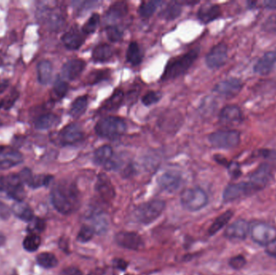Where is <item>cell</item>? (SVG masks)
<instances>
[{"mask_svg":"<svg viewBox=\"0 0 276 275\" xmlns=\"http://www.w3.org/2000/svg\"><path fill=\"white\" fill-rule=\"evenodd\" d=\"M106 34L109 40L112 42H117L123 38V31L119 27L115 25H109L106 28Z\"/></svg>","mask_w":276,"mask_h":275,"instance_id":"41","label":"cell"},{"mask_svg":"<svg viewBox=\"0 0 276 275\" xmlns=\"http://www.w3.org/2000/svg\"><path fill=\"white\" fill-rule=\"evenodd\" d=\"M51 201L55 209L63 215H69L78 209L79 193L73 185H58L51 192Z\"/></svg>","mask_w":276,"mask_h":275,"instance_id":"1","label":"cell"},{"mask_svg":"<svg viewBox=\"0 0 276 275\" xmlns=\"http://www.w3.org/2000/svg\"><path fill=\"white\" fill-rule=\"evenodd\" d=\"M166 203L160 199H154L140 204L134 211V218L137 222L149 225L161 216L164 211Z\"/></svg>","mask_w":276,"mask_h":275,"instance_id":"4","label":"cell"},{"mask_svg":"<svg viewBox=\"0 0 276 275\" xmlns=\"http://www.w3.org/2000/svg\"><path fill=\"white\" fill-rule=\"evenodd\" d=\"M115 241L119 246L130 250H139L144 247L142 237L134 232H120L115 236Z\"/></svg>","mask_w":276,"mask_h":275,"instance_id":"11","label":"cell"},{"mask_svg":"<svg viewBox=\"0 0 276 275\" xmlns=\"http://www.w3.org/2000/svg\"><path fill=\"white\" fill-rule=\"evenodd\" d=\"M91 227L94 232V234H105L108 229V222H107L106 216L103 214L96 213L91 216Z\"/></svg>","mask_w":276,"mask_h":275,"instance_id":"29","label":"cell"},{"mask_svg":"<svg viewBox=\"0 0 276 275\" xmlns=\"http://www.w3.org/2000/svg\"><path fill=\"white\" fill-rule=\"evenodd\" d=\"M258 192L252 183L250 182H241L227 186L223 193V199L225 202H231L237 198H242L245 196H250L254 192Z\"/></svg>","mask_w":276,"mask_h":275,"instance_id":"8","label":"cell"},{"mask_svg":"<svg viewBox=\"0 0 276 275\" xmlns=\"http://www.w3.org/2000/svg\"><path fill=\"white\" fill-rule=\"evenodd\" d=\"M84 134L81 127L77 123H70L60 132L59 137L61 144L70 146L78 143L84 138Z\"/></svg>","mask_w":276,"mask_h":275,"instance_id":"15","label":"cell"},{"mask_svg":"<svg viewBox=\"0 0 276 275\" xmlns=\"http://www.w3.org/2000/svg\"><path fill=\"white\" fill-rule=\"evenodd\" d=\"M95 191L102 200L106 202H112L116 196L114 186L110 178L104 174H99L95 184Z\"/></svg>","mask_w":276,"mask_h":275,"instance_id":"13","label":"cell"},{"mask_svg":"<svg viewBox=\"0 0 276 275\" xmlns=\"http://www.w3.org/2000/svg\"><path fill=\"white\" fill-rule=\"evenodd\" d=\"M222 16V10L219 5L207 3L199 9L197 17L202 23L208 24L213 20H217Z\"/></svg>","mask_w":276,"mask_h":275,"instance_id":"23","label":"cell"},{"mask_svg":"<svg viewBox=\"0 0 276 275\" xmlns=\"http://www.w3.org/2000/svg\"><path fill=\"white\" fill-rule=\"evenodd\" d=\"M161 2L160 1H145L141 2L138 9V13L143 18L150 17L155 12Z\"/></svg>","mask_w":276,"mask_h":275,"instance_id":"37","label":"cell"},{"mask_svg":"<svg viewBox=\"0 0 276 275\" xmlns=\"http://www.w3.org/2000/svg\"><path fill=\"white\" fill-rule=\"evenodd\" d=\"M228 59V47L224 43L215 45L207 54L206 64L208 68L218 69L226 64Z\"/></svg>","mask_w":276,"mask_h":275,"instance_id":"10","label":"cell"},{"mask_svg":"<svg viewBox=\"0 0 276 275\" xmlns=\"http://www.w3.org/2000/svg\"><path fill=\"white\" fill-rule=\"evenodd\" d=\"M61 40L63 42L64 45L70 50H76L84 44V38L81 33L75 29H71L70 31L65 33Z\"/></svg>","mask_w":276,"mask_h":275,"instance_id":"24","label":"cell"},{"mask_svg":"<svg viewBox=\"0 0 276 275\" xmlns=\"http://www.w3.org/2000/svg\"><path fill=\"white\" fill-rule=\"evenodd\" d=\"M68 84L63 80L58 79L55 81L54 85H53V91L57 97L63 98L68 92Z\"/></svg>","mask_w":276,"mask_h":275,"instance_id":"46","label":"cell"},{"mask_svg":"<svg viewBox=\"0 0 276 275\" xmlns=\"http://www.w3.org/2000/svg\"><path fill=\"white\" fill-rule=\"evenodd\" d=\"M53 179V177L50 175H38V176H33V180L29 184V187L33 188H38V187L48 186Z\"/></svg>","mask_w":276,"mask_h":275,"instance_id":"44","label":"cell"},{"mask_svg":"<svg viewBox=\"0 0 276 275\" xmlns=\"http://www.w3.org/2000/svg\"><path fill=\"white\" fill-rule=\"evenodd\" d=\"M232 216H233V211L229 210V211L224 212L221 216H218L213 223V225H211L210 228L208 229V234L213 236L218 233L221 229H223L224 227L230 222Z\"/></svg>","mask_w":276,"mask_h":275,"instance_id":"31","label":"cell"},{"mask_svg":"<svg viewBox=\"0 0 276 275\" xmlns=\"http://www.w3.org/2000/svg\"><path fill=\"white\" fill-rule=\"evenodd\" d=\"M142 53L139 44L135 41L131 42L126 53L128 62L133 66H138L140 64V62H142Z\"/></svg>","mask_w":276,"mask_h":275,"instance_id":"32","label":"cell"},{"mask_svg":"<svg viewBox=\"0 0 276 275\" xmlns=\"http://www.w3.org/2000/svg\"><path fill=\"white\" fill-rule=\"evenodd\" d=\"M263 5H265V7L268 9H276V1H266L263 2Z\"/></svg>","mask_w":276,"mask_h":275,"instance_id":"55","label":"cell"},{"mask_svg":"<svg viewBox=\"0 0 276 275\" xmlns=\"http://www.w3.org/2000/svg\"><path fill=\"white\" fill-rule=\"evenodd\" d=\"M88 107V96L77 98L70 107V115L73 118H79L84 115Z\"/></svg>","mask_w":276,"mask_h":275,"instance_id":"33","label":"cell"},{"mask_svg":"<svg viewBox=\"0 0 276 275\" xmlns=\"http://www.w3.org/2000/svg\"><path fill=\"white\" fill-rule=\"evenodd\" d=\"M86 67V62L81 59H70L61 68V75L65 79L74 80L83 73Z\"/></svg>","mask_w":276,"mask_h":275,"instance_id":"21","label":"cell"},{"mask_svg":"<svg viewBox=\"0 0 276 275\" xmlns=\"http://www.w3.org/2000/svg\"><path fill=\"white\" fill-rule=\"evenodd\" d=\"M250 231V225L245 220H236L226 229L225 235L230 240H242L246 238Z\"/></svg>","mask_w":276,"mask_h":275,"instance_id":"16","label":"cell"},{"mask_svg":"<svg viewBox=\"0 0 276 275\" xmlns=\"http://www.w3.org/2000/svg\"><path fill=\"white\" fill-rule=\"evenodd\" d=\"M111 72L108 70H99V71H92L87 77L86 82L88 85H94L100 82L103 80L109 79Z\"/></svg>","mask_w":276,"mask_h":275,"instance_id":"38","label":"cell"},{"mask_svg":"<svg viewBox=\"0 0 276 275\" xmlns=\"http://www.w3.org/2000/svg\"><path fill=\"white\" fill-rule=\"evenodd\" d=\"M240 140V132L237 130H219L208 137V141L213 147L226 150L238 146Z\"/></svg>","mask_w":276,"mask_h":275,"instance_id":"6","label":"cell"},{"mask_svg":"<svg viewBox=\"0 0 276 275\" xmlns=\"http://www.w3.org/2000/svg\"><path fill=\"white\" fill-rule=\"evenodd\" d=\"M267 252L270 255L276 258V240L267 246Z\"/></svg>","mask_w":276,"mask_h":275,"instance_id":"53","label":"cell"},{"mask_svg":"<svg viewBox=\"0 0 276 275\" xmlns=\"http://www.w3.org/2000/svg\"><path fill=\"white\" fill-rule=\"evenodd\" d=\"M19 176H20V179L22 181V183H26L28 186H29L33 178L32 171L29 169H27V168L20 172Z\"/></svg>","mask_w":276,"mask_h":275,"instance_id":"49","label":"cell"},{"mask_svg":"<svg viewBox=\"0 0 276 275\" xmlns=\"http://www.w3.org/2000/svg\"><path fill=\"white\" fill-rule=\"evenodd\" d=\"M112 148L109 146H103L94 151L93 160L97 165L104 166L107 170H112L116 168V162L112 161Z\"/></svg>","mask_w":276,"mask_h":275,"instance_id":"19","label":"cell"},{"mask_svg":"<svg viewBox=\"0 0 276 275\" xmlns=\"http://www.w3.org/2000/svg\"><path fill=\"white\" fill-rule=\"evenodd\" d=\"M250 235L254 242L268 246L276 240V228L265 223H257L251 227Z\"/></svg>","mask_w":276,"mask_h":275,"instance_id":"7","label":"cell"},{"mask_svg":"<svg viewBox=\"0 0 276 275\" xmlns=\"http://www.w3.org/2000/svg\"><path fill=\"white\" fill-rule=\"evenodd\" d=\"M182 6L180 2H170L167 7L162 9L160 12V17L165 20H174L181 15Z\"/></svg>","mask_w":276,"mask_h":275,"instance_id":"34","label":"cell"},{"mask_svg":"<svg viewBox=\"0 0 276 275\" xmlns=\"http://www.w3.org/2000/svg\"><path fill=\"white\" fill-rule=\"evenodd\" d=\"M199 49L189 51L184 55L171 60L165 68L162 76V80L175 79L184 75L188 70L199 56Z\"/></svg>","mask_w":276,"mask_h":275,"instance_id":"2","label":"cell"},{"mask_svg":"<svg viewBox=\"0 0 276 275\" xmlns=\"http://www.w3.org/2000/svg\"><path fill=\"white\" fill-rule=\"evenodd\" d=\"M22 161V154L16 150L7 149L0 152V170L10 169Z\"/></svg>","mask_w":276,"mask_h":275,"instance_id":"22","label":"cell"},{"mask_svg":"<svg viewBox=\"0 0 276 275\" xmlns=\"http://www.w3.org/2000/svg\"><path fill=\"white\" fill-rule=\"evenodd\" d=\"M263 28L266 32L276 33V14L270 16L263 23Z\"/></svg>","mask_w":276,"mask_h":275,"instance_id":"47","label":"cell"},{"mask_svg":"<svg viewBox=\"0 0 276 275\" xmlns=\"http://www.w3.org/2000/svg\"><path fill=\"white\" fill-rule=\"evenodd\" d=\"M208 197L204 190L199 187L186 189L181 195V203L189 211H197L205 207Z\"/></svg>","mask_w":276,"mask_h":275,"instance_id":"5","label":"cell"},{"mask_svg":"<svg viewBox=\"0 0 276 275\" xmlns=\"http://www.w3.org/2000/svg\"><path fill=\"white\" fill-rule=\"evenodd\" d=\"M127 129L125 119L117 117H106L99 119L94 130L99 137L116 139L122 136Z\"/></svg>","mask_w":276,"mask_h":275,"instance_id":"3","label":"cell"},{"mask_svg":"<svg viewBox=\"0 0 276 275\" xmlns=\"http://www.w3.org/2000/svg\"><path fill=\"white\" fill-rule=\"evenodd\" d=\"M45 229H46V223L44 220L35 218L29 222L28 231L30 232L32 234H37L44 231Z\"/></svg>","mask_w":276,"mask_h":275,"instance_id":"45","label":"cell"},{"mask_svg":"<svg viewBox=\"0 0 276 275\" xmlns=\"http://www.w3.org/2000/svg\"><path fill=\"white\" fill-rule=\"evenodd\" d=\"M244 83L241 80L236 78H230L217 83L214 87V91L218 95L225 97L232 98L237 96L243 88Z\"/></svg>","mask_w":276,"mask_h":275,"instance_id":"12","label":"cell"},{"mask_svg":"<svg viewBox=\"0 0 276 275\" xmlns=\"http://www.w3.org/2000/svg\"><path fill=\"white\" fill-rule=\"evenodd\" d=\"M123 99H124V93L122 90H115L112 96L102 106V108H100L101 112L107 113V112L116 110L121 106Z\"/></svg>","mask_w":276,"mask_h":275,"instance_id":"30","label":"cell"},{"mask_svg":"<svg viewBox=\"0 0 276 275\" xmlns=\"http://www.w3.org/2000/svg\"><path fill=\"white\" fill-rule=\"evenodd\" d=\"M128 262L125 260L120 259V258H117V259L113 260V266H114L116 268L120 269L121 271H125L127 269Z\"/></svg>","mask_w":276,"mask_h":275,"instance_id":"51","label":"cell"},{"mask_svg":"<svg viewBox=\"0 0 276 275\" xmlns=\"http://www.w3.org/2000/svg\"><path fill=\"white\" fill-rule=\"evenodd\" d=\"M158 185L169 193H174L182 187L184 180L180 174L176 172H167L158 178Z\"/></svg>","mask_w":276,"mask_h":275,"instance_id":"14","label":"cell"},{"mask_svg":"<svg viewBox=\"0 0 276 275\" xmlns=\"http://www.w3.org/2000/svg\"><path fill=\"white\" fill-rule=\"evenodd\" d=\"M94 234V232L93 231V229H92V227L90 225H84L80 229V231H79V234H78L77 239L82 243L88 242V241H90L92 240Z\"/></svg>","mask_w":276,"mask_h":275,"instance_id":"42","label":"cell"},{"mask_svg":"<svg viewBox=\"0 0 276 275\" xmlns=\"http://www.w3.org/2000/svg\"><path fill=\"white\" fill-rule=\"evenodd\" d=\"M1 179L3 183L4 192H7L9 196L17 202L23 201L25 193L23 188L22 181L20 179L19 174H10Z\"/></svg>","mask_w":276,"mask_h":275,"instance_id":"9","label":"cell"},{"mask_svg":"<svg viewBox=\"0 0 276 275\" xmlns=\"http://www.w3.org/2000/svg\"><path fill=\"white\" fill-rule=\"evenodd\" d=\"M0 107H1V104H0Z\"/></svg>","mask_w":276,"mask_h":275,"instance_id":"58","label":"cell"},{"mask_svg":"<svg viewBox=\"0 0 276 275\" xmlns=\"http://www.w3.org/2000/svg\"><path fill=\"white\" fill-rule=\"evenodd\" d=\"M5 241H6V238H5L4 235L2 233H0V247L4 244Z\"/></svg>","mask_w":276,"mask_h":275,"instance_id":"56","label":"cell"},{"mask_svg":"<svg viewBox=\"0 0 276 275\" xmlns=\"http://www.w3.org/2000/svg\"><path fill=\"white\" fill-rule=\"evenodd\" d=\"M229 170H230V174H232V176H239L241 174L240 171V168L239 165L236 163H232L229 165Z\"/></svg>","mask_w":276,"mask_h":275,"instance_id":"52","label":"cell"},{"mask_svg":"<svg viewBox=\"0 0 276 275\" xmlns=\"http://www.w3.org/2000/svg\"><path fill=\"white\" fill-rule=\"evenodd\" d=\"M59 119L53 113H46L38 117L35 122V128L38 130H47L57 125Z\"/></svg>","mask_w":276,"mask_h":275,"instance_id":"28","label":"cell"},{"mask_svg":"<svg viewBox=\"0 0 276 275\" xmlns=\"http://www.w3.org/2000/svg\"><path fill=\"white\" fill-rule=\"evenodd\" d=\"M2 207V202H0V207Z\"/></svg>","mask_w":276,"mask_h":275,"instance_id":"57","label":"cell"},{"mask_svg":"<svg viewBox=\"0 0 276 275\" xmlns=\"http://www.w3.org/2000/svg\"><path fill=\"white\" fill-rule=\"evenodd\" d=\"M276 66V51H268L259 58L254 66V72L260 75H268Z\"/></svg>","mask_w":276,"mask_h":275,"instance_id":"20","label":"cell"},{"mask_svg":"<svg viewBox=\"0 0 276 275\" xmlns=\"http://www.w3.org/2000/svg\"><path fill=\"white\" fill-rule=\"evenodd\" d=\"M60 275H84L79 269L75 267H67L61 271Z\"/></svg>","mask_w":276,"mask_h":275,"instance_id":"50","label":"cell"},{"mask_svg":"<svg viewBox=\"0 0 276 275\" xmlns=\"http://www.w3.org/2000/svg\"><path fill=\"white\" fill-rule=\"evenodd\" d=\"M11 210L14 215L23 221L30 222L33 220V210L29 207V204H27L23 201L14 203Z\"/></svg>","mask_w":276,"mask_h":275,"instance_id":"26","label":"cell"},{"mask_svg":"<svg viewBox=\"0 0 276 275\" xmlns=\"http://www.w3.org/2000/svg\"><path fill=\"white\" fill-rule=\"evenodd\" d=\"M229 263H230V267H232V269H234V270H241L246 264V260H245L243 256H235V257L230 260Z\"/></svg>","mask_w":276,"mask_h":275,"instance_id":"48","label":"cell"},{"mask_svg":"<svg viewBox=\"0 0 276 275\" xmlns=\"http://www.w3.org/2000/svg\"><path fill=\"white\" fill-rule=\"evenodd\" d=\"M53 66L48 60H43L38 65V81L42 85H47L51 81Z\"/></svg>","mask_w":276,"mask_h":275,"instance_id":"27","label":"cell"},{"mask_svg":"<svg viewBox=\"0 0 276 275\" xmlns=\"http://www.w3.org/2000/svg\"><path fill=\"white\" fill-rule=\"evenodd\" d=\"M162 99V93L158 91H149L141 99L142 104L145 106H151L159 102Z\"/></svg>","mask_w":276,"mask_h":275,"instance_id":"43","label":"cell"},{"mask_svg":"<svg viewBox=\"0 0 276 275\" xmlns=\"http://www.w3.org/2000/svg\"><path fill=\"white\" fill-rule=\"evenodd\" d=\"M272 177V171L269 165L263 164L255 171L253 172L249 182L252 183L258 191H260L268 185Z\"/></svg>","mask_w":276,"mask_h":275,"instance_id":"18","label":"cell"},{"mask_svg":"<svg viewBox=\"0 0 276 275\" xmlns=\"http://www.w3.org/2000/svg\"><path fill=\"white\" fill-rule=\"evenodd\" d=\"M99 20H100V17H99L98 14L94 13L92 15V16L88 19V21L83 26V29H82L83 33L86 34V35H89V34L94 33L95 30H96L97 28H98Z\"/></svg>","mask_w":276,"mask_h":275,"instance_id":"39","label":"cell"},{"mask_svg":"<svg viewBox=\"0 0 276 275\" xmlns=\"http://www.w3.org/2000/svg\"><path fill=\"white\" fill-rule=\"evenodd\" d=\"M8 86V81L5 79H0V95L4 92Z\"/></svg>","mask_w":276,"mask_h":275,"instance_id":"54","label":"cell"},{"mask_svg":"<svg viewBox=\"0 0 276 275\" xmlns=\"http://www.w3.org/2000/svg\"><path fill=\"white\" fill-rule=\"evenodd\" d=\"M113 49L109 44H101L94 47L92 51V60L94 62H105L113 56Z\"/></svg>","mask_w":276,"mask_h":275,"instance_id":"25","label":"cell"},{"mask_svg":"<svg viewBox=\"0 0 276 275\" xmlns=\"http://www.w3.org/2000/svg\"><path fill=\"white\" fill-rule=\"evenodd\" d=\"M243 113L237 105H227L222 108L219 120L223 124H237L243 121Z\"/></svg>","mask_w":276,"mask_h":275,"instance_id":"17","label":"cell"},{"mask_svg":"<svg viewBox=\"0 0 276 275\" xmlns=\"http://www.w3.org/2000/svg\"><path fill=\"white\" fill-rule=\"evenodd\" d=\"M127 12V3L125 2H117L111 6L107 12V16L109 20H116L124 17Z\"/></svg>","mask_w":276,"mask_h":275,"instance_id":"35","label":"cell"},{"mask_svg":"<svg viewBox=\"0 0 276 275\" xmlns=\"http://www.w3.org/2000/svg\"><path fill=\"white\" fill-rule=\"evenodd\" d=\"M41 244V237L37 234H31L24 239V248L25 250L29 252H35L38 250Z\"/></svg>","mask_w":276,"mask_h":275,"instance_id":"40","label":"cell"},{"mask_svg":"<svg viewBox=\"0 0 276 275\" xmlns=\"http://www.w3.org/2000/svg\"><path fill=\"white\" fill-rule=\"evenodd\" d=\"M37 262L40 267L45 269H52L57 267L58 261L54 254L51 253H42L37 258Z\"/></svg>","mask_w":276,"mask_h":275,"instance_id":"36","label":"cell"}]
</instances>
